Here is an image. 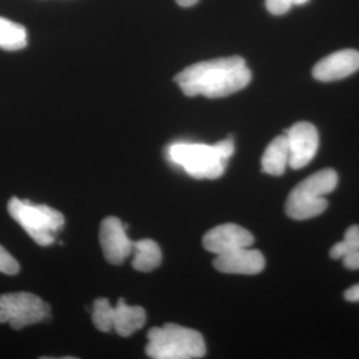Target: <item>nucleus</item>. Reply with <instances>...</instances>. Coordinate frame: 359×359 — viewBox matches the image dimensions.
Instances as JSON below:
<instances>
[{"label":"nucleus","mask_w":359,"mask_h":359,"mask_svg":"<svg viewBox=\"0 0 359 359\" xmlns=\"http://www.w3.org/2000/svg\"><path fill=\"white\" fill-rule=\"evenodd\" d=\"M266 266L264 257L259 250L242 248L218 255L214 259V266L221 273L238 275H257Z\"/></svg>","instance_id":"obj_11"},{"label":"nucleus","mask_w":359,"mask_h":359,"mask_svg":"<svg viewBox=\"0 0 359 359\" xmlns=\"http://www.w3.org/2000/svg\"><path fill=\"white\" fill-rule=\"evenodd\" d=\"M214 146L219 153V155L226 160H229V158L233 154V151H235V146H233V142L231 138L219 141L218 143L215 144Z\"/></svg>","instance_id":"obj_20"},{"label":"nucleus","mask_w":359,"mask_h":359,"mask_svg":"<svg viewBox=\"0 0 359 359\" xmlns=\"http://www.w3.org/2000/svg\"><path fill=\"white\" fill-rule=\"evenodd\" d=\"M146 313L141 306H128L124 299H120L115 306L113 330L120 337H128L145 325Z\"/></svg>","instance_id":"obj_12"},{"label":"nucleus","mask_w":359,"mask_h":359,"mask_svg":"<svg viewBox=\"0 0 359 359\" xmlns=\"http://www.w3.org/2000/svg\"><path fill=\"white\" fill-rule=\"evenodd\" d=\"M309 0H266L268 11L273 15H282L287 13L292 6H302Z\"/></svg>","instance_id":"obj_18"},{"label":"nucleus","mask_w":359,"mask_h":359,"mask_svg":"<svg viewBox=\"0 0 359 359\" xmlns=\"http://www.w3.org/2000/svg\"><path fill=\"white\" fill-rule=\"evenodd\" d=\"M250 231L236 224H224L215 226L203 238L205 249L218 255L242 248H249L254 243Z\"/></svg>","instance_id":"obj_9"},{"label":"nucleus","mask_w":359,"mask_h":359,"mask_svg":"<svg viewBox=\"0 0 359 359\" xmlns=\"http://www.w3.org/2000/svg\"><path fill=\"white\" fill-rule=\"evenodd\" d=\"M252 72L240 56L212 59L185 68L175 81L187 96L203 95L219 98L245 88Z\"/></svg>","instance_id":"obj_1"},{"label":"nucleus","mask_w":359,"mask_h":359,"mask_svg":"<svg viewBox=\"0 0 359 359\" xmlns=\"http://www.w3.org/2000/svg\"><path fill=\"white\" fill-rule=\"evenodd\" d=\"M285 136L289 142L290 166L294 170L306 167L318 152V130L311 123L299 122L285 132Z\"/></svg>","instance_id":"obj_7"},{"label":"nucleus","mask_w":359,"mask_h":359,"mask_svg":"<svg viewBox=\"0 0 359 359\" xmlns=\"http://www.w3.org/2000/svg\"><path fill=\"white\" fill-rule=\"evenodd\" d=\"M147 339L145 351L151 358L192 359L203 358L205 354L203 335L176 323L151 328Z\"/></svg>","instance_id":"obj_2"},{"label":"nucleus","mask_w":359,"mask_h":359,"mask_svg":"<svg viewBox=\"0 0 359 359\" xmlns=\"http://www.w3.org/2000/svg\"><path fill=\"white\" fill-rule=\"evenodd\" d=\"M27 45V32L25 26L0 18V48L14 51Z\"/></svg>","instance_id":"obj_15"},{"label":"nucleus","mask_w":359,"mask_h":359,"mask_svg":"<svg viewBox=\"0 0 359 359\" xmlns=\"http://www.w3.org/2000/svg\"><path fill=\"white\" fill-rule=\"evenodd\" d=\"M126 229V224L115 217H108L101 223L99 241L108 263L121 264L133 252V242L127 237Z\"/></svg>","instance_id":"obj_8"},{"label":"nucleus","mask_w":359,"mask_h":359,"mask_svg":"<svg viewBox=\"0 0 359 359\" xmlns=\"http://www.w3.org/2000/svg\"><path fill=\"white\" fill-rule=\"evenodd\" d=\"M342 263L346 269L351 271L359 269V249L342 257Z\"/></svg>","instance_id":"obj_21"},{"label":"nucleus","mask_w":359,"mask_h":359,"mask_svg":"<svg viewBox=\"0 0 359 359\" xmlns=\"http://www.w3.org/2000/svg\"><path fill=\"white\" fill-rule=\"evenodd\" d=\"M339 177L332 169H323L302 181L290 192L285 204L290 218L308 219L320 216L327 210L328 203L323 196L337 188Z\"/></svg>","instance_id":"obj_3"},{"label":"nucleus","mask_w":359,"mask_h":359,"mask_svg":"<svg viewBox=\"0 0 359 359\" xmlns=\"http://www.w3.org/2000/svg\"><path fill=\"white\" fill-rule=\"evenodd\" d=\"M359 69V52L344 49L321 59L314 66L313 77L321 82L342 79Z\"/></svg>","instance_id":"obj_10"},{"label":"nucleus","mask_w":359,"mask_h":359,"mask_svg":"<svg viewBox=\"0 0 359 359\" xmlns=\"http://www.w3.org/2000/svg\"><path fill=\"white\" fill-rule=\"evenodd\" d=\"M359 249V226L353 224L347 229L344 241L337 243L330 250V257L334 259H342L346 255Z\"/></svg>","instance_id":"obj_17"},{"label":"nucleus","mask_w":359,"mask_h":359,"mask_svg":"<svg viewBox=\"0 0 359 359\" xmlns=\"http://www.w3.org/2000/svg\"><path fill=\"white\" fill-rule=\"evenodd\" d=\"M20 264L1 245H0V271L13 276L20 271Z\"/></svg>","instance_id":"obj_19"},{"label":"nucleus","mask_w":359,"mask_h":359,"mask_svg":"<svg viewBox=\"0 0 359 359\" xmlns=\"http://www.w3.org/2000/svg\"><path fill=\"white\" fill-rule=\"evenodd\" d=\"M115 308L109 304L107 299H98L94 302L92 309V320L97 330L108 332L113 330Z\"/></svg>","instance_id":"obj_16"},{"label":"nucleus","mask_w":359,"mask_h":359,"mask_svg":"<svg viewBox=\"0 0 359 359\" xmlns=\"http://www.w3.org/2000/svg\"><path fill=\"white\" fill-rule=\"evenodd\" d=\"M169 158L196 179H218L228 163L214 145L205 144H174L169 148Z\"/></svg>","instance_id":"obj_5"},{"label":"nucleus","mask_w":359,"mask_h":359,"mask_svg":"<svg viewBox=\"0 0 359 359\" xmlns=\"http://www.w3.org/2000/svg\"><path fill=\"white\" fill-rule=\"evenodd\" d=\"M344 297H346V301L351 302H359V283L358 285H353L351 289L346 290L344 292Z\"/></svg>","instance_id":"obj_22"},{"label":"nucleus","mask_w":359,"mask_h":359,"mask_svg":"<svg viewBox=\"0 0 359 359\" xmlns=\"http://www.w3.org/2000/svg\"><path fill=\"white\" fill-rule=\"evenodd\" d=\"M198 1H199V0H176L177 4H178L180 6L183 7L193 6L194 4H197Z\"/></svg>","instance_id":"obj_23"},{"label":"nucleus","mask_w":359,"mask_h":359,"mask_svg":"<svg viewBox=\"0 0 359 359\" xmlns=\"http://www.w3.org/2000/svg\"><path fill=\"white\" fill-rule=\"evenodd\" d=\"M290 162L289 142L285 135L276 137L269 144L262 158L263 171L273 176L285 173Z\"/></svg>","instance_id":"obj_13"},{"label":"nucleus","mask_w":359,"mask_h":359,"mask_svg":"<svg viewBox=\"0 0 359 359\" xmlns=\"http://www.w3.org/2000/svg\"><path fill=\"white\" fill-rule=\"evenodd\" d=\"M7 210L14 221L39 245H49L54 242L53 233L62 228L65 216L57 210L46 205L32 204L28 200L11 198Z\"/></svg>","instance_id":"obj_4"},{"label":"nucleus","mask_w":359,"mask_h":359,"mask_svg":"<svg viewBox=\"0 0 359 359\" xmlns=\"http://www.w3.org/2000/svg\"><path fill=\"white\" fill-rule=\"evenodd\" d=\"M134 259L132 266L138 271L149 273L160 266L162 262V252L159 245L151 238L133 242Z\"/></svg>","instance_id":"obj_14"},{"label":"nucleus","mask_w":359,"mask_h":359,"mask_svg":"<svg viewBox=\"0 0 359 359\" xmlns=\"http://www.w3.org/2000/svg\"><path fill=\"white\" fill-rule=\"evenodd\" d=\"M50 316V306L32 292L0 295V323H8L15 330L35 325Z\"/></svg>","instance_id":"obj_6"}]
</instances>
